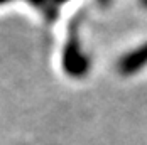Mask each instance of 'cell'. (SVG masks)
<instances>
[{"instance_id":"1","label":"cell","mask_w":147,"mask_h":145,"mask_svg":"<svg viewBox=\"0 0 147 145\" xmlns=\"http://www.w3.org/2000/svg\"><path fill=\"white\" fill-rule=\"evenodd\" d=\"M80 19L81 17H78V20H73L69 27L68 41L64 44V51H63V68L66 74H69L71 78H83L90 69V61L80 44V34H78Z\"/></svg>"},{"instance_id":"2","label":"cell","mask_w":147,"mask_h":145,"mask_svg":"<svg viewBox=\"0 0 147 145\" xmlns=\"http://www.w3.org/2000/svg\"><path fill=\"white\" fill-rule=\"evenodd\" d=\"M147 66V42L140 44L127 54H123L117 64V69L122 76H132Z\"/></svg>"},{"instance_id":"3","label":"cell","mask_w":147,"mask_h":145,"mask_svg":"<svg viewBox=\"0 0 147 145\" xmlns=\"http://www.w3.org/2000/svg\"><path fill=\"white\" fill-rule=\"evenodd\" d=\"M26 2H29L30 5H34V7L41 9V10H44L46 17H49V19H53V17L56 15V12L53 10L54 5L51 3V0H26Z\"/></svg>"},{"instance_id":"4","label":"cell","mask_w":147,"mask_h":145,"mask_svg":"<svg viewBox=\"0 0 147 145\" xmlns=\"http://www.w3.org/2000/svg\"><path fill=\"white\" fill-rule=\"evenodd\" d=\"M66 2H69V0H51V3H53L54 7H58V5H63V3H66Z\"/></svg>"},{"instance_id":"5","label":"cell","mask_w":147,"mask_h":145,"mask_svg":"<svg viewBox=\"0 0 147 145\" xmlns=\"http://www.w3.org/2000/svg\"><path fill=\"white\" fill-rule=\"evenodd\" d=\"M139 3H140V7L147 9V0H139Z\"/></svg>"},{"instance_id":"6","label":"cell","mask_w":147,"mask_h":145,"mask_svg":"<svg viewBox=\"0 0 147 145\" xmlns=\"http://www.w3.org/2000/svg\"><path fill=\"white\" fill-rule=\"evenodd\" d=\"M9 2H12V0H0V7L5 5V3H9Z\"/></svg>"}]
</instances>
